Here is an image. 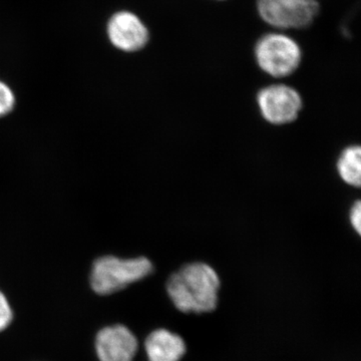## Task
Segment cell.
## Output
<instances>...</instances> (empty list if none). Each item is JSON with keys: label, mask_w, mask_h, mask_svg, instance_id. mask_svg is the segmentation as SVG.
<instances>
[{"label": "cell", "mask_w": 361, "mask_h": 361, "mask_svg": "<svg viewBox=\"0 0 361 361\" xmlns=\"http://www.w3.org/2000/svg\"><path fill=\"white\" fill-rule=\"evenodd\" d=\"M220 290L217 272L206 263L183 266L171 275L167 292L175 307L184 313H209L215 310Z\"/></svg>", "instance_id": "cell-1"}, {"label": "cell", "mask_w": 361, "mask_h": 361, "mask_svg": "<svg viewBox=\"0 0 361 361\" xmlns=\"http://www.w3.org/2000/svg\"><path fill=\"white\" fill-rule=\"evenodd\" d=\"M253 56L259 70L275 80L291 77L302 63L300 44L284 32L264 33L255 42Z\"/></svg>", "instance_id": "cell-2"}, {"label": "cell", "mask_w": 361, "mask_h": 361, "mask_svg": "<svg viewBox=\"0 0 361 361\" xmlns=\"http://www.w3.org/2000/svg\"><path fill=\"white\" fill-rule=\"evenodd\" d=\"M154 265L148 258L102 256L92 264L90 286L99 295H110L152 274Z\"/></svg>", "instance_id": "cell-3"}, {"label": "cell", "mask_w": 361, "mask_h": 361, "mask_svg": "<svg viewBox=\"0 0 361 361\" xmlns=\"http://www.w3.org/2000/svg\"><path fill=\"white\" fill-rule=\"evenodd\" d=\"M259 18L278 32L304 30L319 18L318 0H256Z\"/></svg>", "instance_id": "cell-4"}, {"label": "cell", "mask_w": 361, "mask_h": 361, "mask_svg": "<svg viewBox=\"0 0 361 361\" xmlns=\"http://www.w3.org/2000/svg\"><path fill=\"white\" fill-rule=\"evenodd\" d=\"M256 101L263 118L275 126L294 122L303 108L302 97L298 90L281 82L262 87L257 92Z\"/></svg>", "instance_id": "cell-5"}, {"label": "cell", "mask_w": 361, "mask_h": 361, "mask_svg": "<svg viewBox=\"0 0 361 361\" xmlns=\"http://www.w3.org/2000/svg\"><path fill=\"white\" fill-rule=\"evenodd\" d=\"M111 44L118 51L135 54L146 49L151 39L148 26L137 14L129 11L111 16L106 25Z\"/></svg>", "instance_id": "cell-6"}, {"label": "cell", "mask_w": 361, "mask_h": 361, "mask_svg": "<svg viewBox=\"0 0 361 361\" xmlns=\"http://www.w3.org/2000/svg\"><path fill=\"white\" fill-rule=\"evenodd\" d=\"M137 346V337L123 325L106 327L97 336V353L101 361H133Z\"/></svg>", "instance_id": "cell-7"}, {"label": "cell", "mask_w": 361, "mask_h": 361, "mask_svg": "<svg viewBox=\"0 0 361 361\" xmlns=\"http://www.w3.org/2000/svg\"><path fill=\"white\" fill-rule=\"evenodd\" d=\"M149 361H180L186 353L182 337L167 329H157L145 342Z\"/></svg>", "instance_id": "cell-8"}, {"label": "cell", "mask_w": 361, "mask_h": 361, "mask_svg": "<svg viewBox=\"0 0 361 361\" xmlns=\"http://www.w3.org/2000/svg\"><path fill=\"white\" fill-rule=\"evenodd\" d=\"M339 177L349 186L360 188L361 184V149L350 146L344 149L337 160Z\"/></svg>", "instance_id": "cell-9"}, {"label": "cell", "mask_w": 361, "mask_h": 361, "mask_svg": "<svg viewBox=\"0 0 361 361\" xmlns=\"http://www.w3.org/2000/svg\"><path fill=\"white\" fill-rule=\"evenodd\" d=\"M16 106V96L8 85L0 80V118L7 116Z\"/></svg>", "instance_id": "cell-10"}, {"label": "cell", "mask_w": 361, "mask_h": 361, "mask_svg": "<svg viewBox=\"0 0 361 361\" xmlns=\"http://www.w3.org/2000/svg\"><path fill=\"white\" fill-rule=\"evenodd\" d=\"M13 320V310L6 295L0 291V331L6 329Z\"/></svg>", "instance_id": "cell-11"}, {"label": "cell", "mask_w": 361, "mask_h": 361, "mask_svg": "<svg viewBox=\"0 0 361 361\" xmlns=\"http://www.w3.org/2000/svg\"><path fill=\"white\" fill-rule=\"evenodd\" d=\"M349 220H350L353 229L360 235L361 232V204L360 200L356 201L351 207Z\"/></svg>", "instance_id": "cell-12"}, {"label": "cell", "mask_w": 361, "mask_h": 361, "mask_svg": "<svg viewBox=\"0 0 361 361\" xmlns=\"http://www.w3.org/2000/svg\"><path fill=\"white\" fill-rule=\"evenodd\" d=\"M217 1H227V0H217Z\"/></svg>", "instance_id": "cell-13"}]
</instances>
